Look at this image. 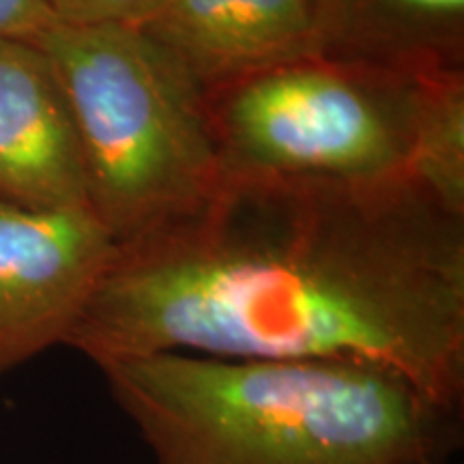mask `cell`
Masks as SVG:
<instances>
[{"mask_svg": "<svg viewBox=\"0 0 464 464\" xmlns=\"http://www.w3.org/2000/svg\"><path fill=\"white\" fill-rule=\"evenodd\" d=\"M114 249L91 208L0 202V376L65 346Z\"/></svg>", "mask_w": 464, "mask_h": 464, "instance_id": "obj_5", "label": "cell"}, {"mask_svg": "<svg viewBox=\"0 0 464 464\" xmlns=\"http://www.w3.org/2000/svg\"><path fill=\"white\" fill-rule=\"evenodd\" d=\"M150 0H45L56 22L67 26H133Z\"/></svg>", "mask_w": 464, "mask_h": 464, "instance_id": "obj_9", "label": "cell"}, {"mask_svg": "<svg viewBox=\"0 0 464 464\" xmlns=\"http://www.w3.org/2000/svg\"><path fill=\"white\" fill-rule=\"evenodd\" d=\"M54 22L45 0H0V39L34 44Z\"/></svg>", "mask_w": 464, "mask_h": 464, "instance_id": "obj_10", "label": "cell"}, {"mask_svg": "<svg viewBox=\"0 0 464 464\" xmlns=\"http://www.w3.org/2000/svg\"><path fill=\"white\" fill-rule=\"evenodd\" d=\"M65 346L97 368L189 353L390 370L464 409V211L421 185L224 177L116 243Z\"/></svg>", "mask_w": 464, "mask_h": 464, "instance_id": "obj_1", "label": "cell"}, {"mask_svg": "<svg viewBox=\"0 0 464 464\" xmlns=\"http://www.w3.org/2000/svg\"><path fill=\"white\" fill-rule=\"evenodd\" d=\"M454 73L307 56L207 91L224 177L421 185L423 130L439 86Z\"/></svg>", "mask_w": 464, "mask_h": 464, "instance_id": "obj_4", "label": "cell"}, {"mask_svg": "<svg viewBox=\"0 0 464 464\" xmlns=\"http://www.w3.org/2000/svg\"><path fill=\"white\" fill-rule=\"evenodd\" d=\"M133 26L205 92L314 56V0H150Z\"/></svg>", "mask_w": 464, "mask_h": 464, "instance_id": "obj_7", "label": "cell"}, {"mask_svg": "<svg viewBox=\"0 0 464 464\" xmlns=\"http://www.w3.org/2000/svg\"><path fill=\"white\" fill-rule=\"evenodd\" d=\"M314 56L402 73L464 72V0H314Z\"/></svg>", "mask_w": 464, "mask_h": 464, "instance_id": "obj_8", "label": "cell"}, {"mask_svg": "<svg viewBox=\"0 0 464 464\" xmlns=\"http://www.w3.org/2000/svg\"><path fill=\"white\" fill-rule=\"evenodd\" d=\"M0 202L91 208L82 147L61 80L33 42L0 39Z\"/></svg>", "mask_w": 464, "mask_h": 464, "instance_id": "obj_6", "label": "cell"}, {"mask_svg": "<svg viewBox=\"0 0 464 464\" xmlns=\"http://www.w3.org/2000/svg\"><path fill=\"white\" fill-rule=\"evenodd\" d=\"M34 44L72 108L91 211L116 243L188 216L219 188L205 89L170 52L127 24L54 22Z\"/></svg>", "mask_w": 464, "mask_h": 464, "instance_id": "obj_3", "label": "cell"}, {"mask_svg": "<svg viewBox=\"0 0 464 464\" xmlns=\"http://www.w3.org/2000/svg\"><path fill=\"white\" fill-rule=\"evenodd\" d=\"M100 372L153 464H428L462 450V411L374 365L158 353Z\"/></svg>", "mask_w": 464, "mask_h": 464, "instance_id": "obj_2", "label": "cell"}]
</instances>
